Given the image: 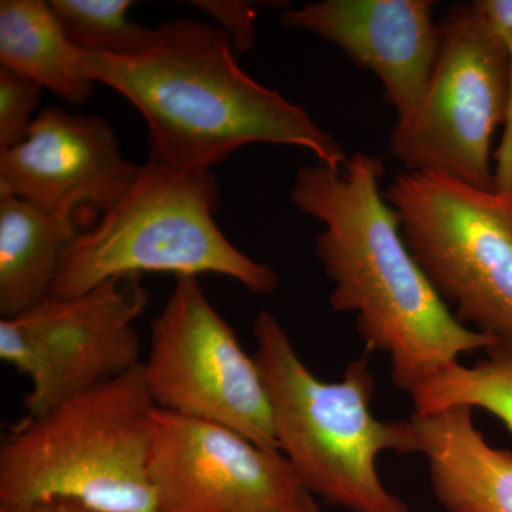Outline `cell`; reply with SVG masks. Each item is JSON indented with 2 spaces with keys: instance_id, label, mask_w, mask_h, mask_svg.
<instances>
[{
  "instance_id": "obj_18",
  "label": "cell",
  "mask_w": 512,
  "mask_h": 512,
  "mask_svg": "<svg viewBox=\"0 0 512 512\" xmlns=\"http://www.w3.org/2000/svg\"><path fill=\"white\" fill-rule=\"evenodd\" d=\"M43 87L22 74L0 69V151L19 144L28 134Z\"/></svg>"
},
{
  "instance_id": "obj_11",
  "label": "cell",
  "mask_w": 512,
  "mask_h": 512,
  "mask_svg": "<svg viewBox=\"0 0 512 512\" xmlns=\"http://www.w3.org/2000/svg\"><path fill=\"white\" fill-rule=\"evenodd\" d=\"M141 165L128 161L109 121L46 107L26 137L0 151V197L33 202L57 214H107L127 194Z\"/></svg>"
},
{
  "instance_id": "obj_14",
  "label": "cell",
  "mask_w": 512,
  "mask_h": 512,
  "mask_svg": "<svg viewBox=\"0 0 512 512\" xmlns=\"http://www.w3.org/2000/svg\"><path fill=\"white\" fill-rule=\"evenodd\" d=\"M76 217L0 197V315L12 318L50 298L64 255L79 237Z\"/></svg>"
},
{
  "instance_id": "obj_6",
  "label": "cell",
  "mask_w": 512,
  "mask_h": 512,
  "mask_svg": "<svg viewBox=\"0 0 512 512\" xmlns=\"http://www.w3.org/2000/svg\"><path fill=\"white\" fill-rule=\"evenodd\" d=\"M383 194L407 248L458 322L512 345V192L406 171Z\"/></svg>"
},
{
  "instance_id": "obj_21",
  "label": "cell",
  "mask_w": 512,
  "mask_h": 512,
  "mask_svg": "<svg viewBox=\"0 0 512 512\" xmlns=\"http://www.w3.org/2000/svg\"><path fill=\"white\" fill-rule=\"evenodd\" d=\"M0 512H106L77 501L49 500L22 507H0Z\"/></svg>"
},
{
  "instance_id": "obj_20",
  "label": "cell",
  "mask_w": 512,
  "mask_h": 512,
  "mask_svg": "<svg viewBox=\"0 0 512 512\" xmlns=\"http://www.w3.org/2000/svg\"><path fill=\"white\" fill-rule=\"evenodd\" d=\"M191 5L217 22L235 53H247L254 47L256 12L251 5L238 0H195Z\"/></svg>"
},
{
  "instance_id": "obj_13",
  "label": "cell",
  "mask_w": 512,
  "mask_h": 512,
  "mask_svg": "<svg viewBox=\"0 0 512 512\" xmlns=\"http://www.w3.org/2000/svg\"><path fill=\"white\" fill-rule=\"evenodd\" d=\"M431 487L447 512H512V453L491 446L473 409L450 407L412 417Z\"/></svg>"
},
{
  "instance_id": "obj_1",
  "label": "cell",
  "mask_w": 512,
  "mask_h": 512,
  "mask_svg": "<svg viewBox=\"0 0 512 512\" xmlns=\"http://www.w3.org/2000/svg\"><path fill=\"white\" fill-rule=\"evenodd\" d=\"M383 174L380 158L363 151L340 170L303 165L291 201L323 225L315 254L333 285L330 308L355 316L367 349L386 353L393 383L413 394L498 343L458 322L421 271L380 191Z\"/></svg>"
},
{
  "instance_id": "obj_4",
  "label": "cell",
  "mask_w": 512,
  "mask_h": 512,
  "mask_svg": "<svg viewBox=\"0 0 512 512\" xmlns=\"http://www.w3.org/2000/svg\"><path fill=\"white\" fill-rule=\"evenodd\" d=\"M156 403L143 365L10 427L0 443V507L77 501L160 512L148 480Z\"/></svg>"
},
{
  "instance_id": "obj_9",
  "label": "cell",
  "mask_w": 512,
  "mask_h": 512,
  "mask_svg": "<svg viewBox=\"0 0 512 512\" xmlns=\"http://www.w3.org/2000/svg\"><path fill=\"white\" fill-rule=\"evenodd\" d=\"M117 276L72 298H47L0 320V359L28 377L26 416H39L143 365L137 319L148 292Z\"/></svg>"
},
{
  "instance_id": "obj_17",
  "label": "cell",
  "mask_w": 512,
  "mask_h": 512,
  "mask_svg": "<svg viewBox=\"0 0 512 512\" xmlns=\"http://www.w3.org/2000/svg\"><path fill=\"white\" fill-rule=\"evenodd\" d=\"M50 8L77 49L92 55L136 56L156 42L157 30L128 18L130 0H50Z\"/></svg>"
},
{
  "instance_id": "obj_10",
  "label": "cell",
  "mask_w": 512,
  "mask_h": 512,
  "mask_svg": "<svg viewBox=\"0 0 512 512\" xmlns=\"http://www.w3.org/2000/svg\"><path fill=\"white\" fill-rule=\"evenodd\" d=\"M147 470L160 512H282L306 491L281 451L158 407Z\"/></svg>"
},
{
  "instance_id": "obj_15",
  "label": "cell",
  "mask_w": 512,
  "mask_h": 512,
  "mask_svg": "<svg viewBox=\"0 0 512 512\" xmlns=\"http://www.w3.org/2000/svg\"><path fill=\"white\" fill-rule=\"evenodd\" d=\"M0 69L29 77L76 106L93 96L96 84L84 52L70 42L45 0L0 2Z\"/></svg>"
},
{
  "instance_id": "obj_12",
  "label": "cell",
  "mask_w": 512,
  "mask_h": 512,
  "mask_svg": "<svg viewBox=\"0 0 512 512\" xmlns=\"http://www.w3.org/2000/svg\"><path fill=\"white\" fill-rule=\"evenodd\" d=\"M282 25L338 46L380 80L397 120L426 92L440 46L429 0H323L286 10Z\"/></svg>"
},
{
  "instance_id": "obj_8",
  "label": "cell",
  "mask_w": 512,
  "mask_h": 512,
  "mask_svg": "<svg viewBox=\"0 0 512 512\" xmlns=\"http://www.w3.org/2000/svg\"><path fill=\"white\" fill-rule=\"evenodd\" d=\"M144 382L158 409L279 450L261 370L195 276H178L151 323Z\"/></svg>"
},
{
  "instance_id": "obj_19",
  "label": "cell",
  "mask_w": 512,
  "mask_h": 512,
  "mask_svg": "<svg viewBox=\"0 0 512 512\" xmlns=\"http://www.w3.org/2000/svg\"><path fill=\"white\" fill-rule=\"evenodd\" d=\"M485 12L493 20L495 28L504 37L511 57V92L504 134L497 151L495 190L512 192V0H481Z\"/></svg>"
},
{
  "instance_id": "obj_3",
  "label": "cell",
  "mask_w": 512,
  "mask_h": 512,
  "mask_svg": "<svg viewBox=\"0 0 512 512\" xmlns=\"http://www.w3.org/2000/svg\"><path fill=\"white\" fill-rule=\"evenodd\" d=\"M256 365L264 379L279 451L309 494L350 512H409L377 473L387 451L419 453L412 420L372 412L375 379L366 357L339 382H323L303 363L274 313L255 316Z\"/></svg>"
},
{
  "instance_id": "obj_22",
  "label": "cell",
  "mask_w": 512,
  "mask_h": 512,
  "mask_svg": "<svg viewBox=\"0 0 512 512\" xmlns=\"http://www.w3.org/2000/svg\"><path fill=\"white\" fill-rule=\"evenodd\" d=\"M282 512H320V510L318 504L313 500L312 494H309L308 491H303L299 495L298 500Z\"/></svg>"
},
{
  "instance_id": "obj_5",
  "label": "cell",
  "mask_w": 512,
  "mask_h": 512,
  "mask_svg": "<svg viewBox=\"0 0 512 512\" xmlns=\"http://www.w3.org/2000/svg\"><path fill=\"white\" fill-rule=\"evenodd\" d=\"M220 185L211 170L151 161L119 204L64 255L50 298H72L117 276L146 272L225 276L265 295L279 285L272 266L239 251L218 227Z\"/></svg>"
},
{
  "instance_id": "obj_7",
  "label": "cell",
  "mask_w": 512,
  "mask_h": 512,
  "mask_svg": "<svg viewBox=\"0 0 512 512\" xmlns=\"http://www.w3.org/2000/svg\"><path fill=\"white\" fill-rule=\"evenodd\" d=\"M426 92L397 120L390 156L410 173L494 190L491 147L510 104L511 57L481 0L451 6Z\"/></svg>"
},
{
  "instance_id": "obj_2",
  "label": "cell",
  "mask_w": 512,
  "mask_h": 512,
  "mask_svg": "<svg viewBox=\"0 0 512 512\" xmlns=\"http://www.w3.org/2000/svg\"><path fill=\"white\" fill-rule=\"evenodd\" d=\"M156 30V42L140 55L84 52L93 82L116 90L146 120L151 161L205 171L249 144H275L309 151L333 170L348 163L305 107L238 66L217 25L177 18Z\"/></svg>"
},
{
  "instance_id": "obj_16",
  "label": "cell",
  "mask_w": 512,
  "mask_h": 512,
  "mask_svg": "<svg viewBox=\"0 0 512 512\" xmlns=\"http://www.w3.org/2000/svg\"><path fill=\"white\" fill-rule=\"evenodd\" d=\"M417 414L468 407L493 414L512 433V345L485 352L474 366H451L412 394Z\"/></svg>"
}]
</instances>
